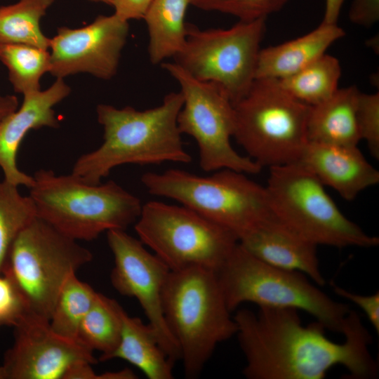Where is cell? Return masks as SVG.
<instances>
[{
  "instance_id": "obj_1",
  "label": "cell",
  "mask_w": 379,
  "mask_h": 379,
  "mask_svg": "<svg viewBox=\"0 0 379 379\" xmlns=\"http://www.w3.org/2000/svg\"><path fill=\"white\" fill-rule=\"evenodd\" d=\"M233 318L248 379H323L337 365L352 378L377 375L368 350L371 336L355 311L347 315L340 343L327 338L317 321L303 326L294 308L262 307L256 313L242 309Z\"/></svg>"
},
{
  "instance_id": "obj_36",
  "label": "cell",
  "mask_w": 379,
  "mask_h": 379,
  "mask_svg": "<svg viewBox=\"0 0 379 379\" xmlns=\"http://www.w3.org/2000/svg\"><path fill=\"white\" fill-rule=\"evenodd\" d=\"M345 0H325V9L322 22L337 24Z\"/></svg>"
},
{
  "instance_id": "obj_7",
  "label": "cell",
  "mask_w": 379,
  "mask_h": 379,
  "mask_svg": "<svg viewBox=\"0 0 379 379\" xmlns=\"http://www.w3.org/2000/svg\"><path fill=\"white\" fill-rule=\"evenodd\" d=\"M233 137L261 168L298 161L307 144L310 106L288 93L277 79H256L234 105Z\"/></svg>"
},
{
  "instance_id": "obj_34",
  "label": "cell",
  "mask_w": 379,
  "mask_h": 379,
  "mask_svg": "<svg viewBox=\"0 0 379 379\" xmlns=\"http://www.w3.org/2000/svg\"><path fill=\"white\" fill-rule=\"evenodd\" d=\"M114 8V13L120 18L130 20L143 19L151 0H107Z\"/></svg>"
},
{
  "instance_id": "obj_26",
  "label": "cell",
  "mask_w": 379,
  "mask_h": 379,
  "mask_svg": "<svg viewBox=\"0 0 379 379\" xmlns=\"http://www.w3.org/2000/svg\"><path fill=\"white\" fill-rule=\"evenodd\" d=\"M88 284L72 272L66 279L53 307L49 325L58 335L77 341L80 324L97 295ZM78 342V341H77Z\"/></svg>"
},
{
  "instance_id": "obj_32",
  "label": "cell",
  "mask_w": 379,
  "mask_h": 379,
  "mask_svg": "<svg viewBox=\"0 0 379 379\" xmlns=\"http://www.w3.org/2000/svg\"><path fill=\"white\" fill-rule=\"evenodd\" d=\"M334 293L345 299L354 303L365 313L369 322L377 333H379V292L372 295H363L352 293L342 287L332 284Z\"/></svg>"
},
{
  "instance_id": "obj_29",
  "label": "cell",
  "mask_w": 379,
  "mask_h": 379,
  "mask_svg": "<svg viewBox=\"0 0 379 379\" xmlns=\"http://www.w3.org/2000/svg\"><path fill=\"white\" fill-rule=\"evenodd\" d=\"M290 0H190L191 4L204 11H218L235 16L241 21L267 18L280 11Z\"/></svg>"
},
{
  "instance_id": "obj_13",
  "label": "cell",
  "mask_w": 379,
  "mask_h": 379,
  "mask_svg": "<svg viewBox=\"0 0 379 379\" xmlns=\"http://www.w3.org/2000/svg\"><path fill=\"white\" fill-rule=\"evenodd\" d=\"M107 239L114 261L110 274L112 286L121 295L138 300L168 359L173 363L180 360V350L162 308V293L170 269L125 230H110Z\"/></svg>"
},
{
  "instance_id": "obj_3",
  "label": "cell",
  "mask_w": 379,
  "mask_h": 379,
  "mask_svg": "<svg viewBox=\"0 0 379 379\" xmlns=\"http://www.w3.org/2000/svg\"><path fill=\"white\" fill-rule=\"evenodd\" d=\"M29 196L37 217L74 240L92 241L104 232L123 230L138 220L140 199L113 180L89 184L71 173L39 169Z\"/></svg>"
},
{
  "instance_id": "obj_38",
  "label": "cell",
  "mask_w": 379,
  "mask_h": 379,
  "mask_svg": "<svg viewBox=\"0 0 379 379\" xmlns=\"http://www.w3.org/2000/svg\"><path fill=\"white\" fill-rule=\"evenodd\" d=\"M0 379H6L5 373L2 366H0Z\"/></svg>"
},
{
  "instance_id": "obj_17",
  "label": "cell",
  "mask_w": 379,
  "mask_h": 379,
  "mask_svg": "<svg viewBox=\"0 0 379 379\" xmlns=\"http://www.w3.org/2000/svg\"><path fill=\"white\" fill-rule=\"evenodd\" d=\"M297 162L347 201L379 182V171L357 146L308 142Z\"/></svg>"
},
{
  "instance_id": "obj_25",
  "label": "cell",
  "mask_w": 379,
  "mask_h": 379,
  "mask_svg": "<svg viewBox=\"0 0 379 379\" xmlns=\"http://www.w3.org/2000/svg\"><path fill=\"white\" fill-rule=\"evenodd\" d=\"M340 76L338 60L325 53L300 71L278 81L293 98L313 106L335 93L338 89Z\"/></svg>"
},
{
  "instance_id": "obj_8",
  "label": "cell",
  "mask_w": 379,
  "mask_h": 379,
  "mask_svg": "<svg viewBox=\"0 0 379 379\" xmlns=\"http://www.w3.org/2000/svg\"><path fill=\"white\" fill-rule=\"evenodd\" d=\"M324 187L299 162L269 168L265 185L274 215L302 238L317 246H377L378 237L347 218Z\"/></svg>"
},
{
  "instance_id": "obj_33",
  "label": "cell",
  "mask_w": 379,
  "mask_h": 379,
  "mask_svg": "<svg viewBox=\"0 0 379 379\" xmlns=\"http://www.w3.org/2000/svg\"><path fill=\"white\" fill-rule=\"evenodd\" d=\"M348 16L352 23L371 27L379 20V0H352Z\"/></svg>"
},
{
  "instance_id": "obj_16",
  "label": "cell",
  "mask_w": 379,
  "mask_h": 379,
  "mask_svg": "<svg viewBox=\"0 0 379 379\" xmlns=\"http://www.w3.org/2000/svg\"><path fill=\"white\" fill-rule=\"evenodd\" d=\"M70 91L63 79L57 78L48 89L23 95L20 108L0 123V168L5 181L28 189L33 185V176L18 168L17 152L29 131L60 126L53 107L67 97Z\"/></svg>"
},
{
  "instance_id": "obj_22",
  "label": "cell",
  "mask_w": 379,
  "mask_h": 379,
  "mask_svg": "<svg viewBox=\"0 0 379 379\" xmlns=\"http://www.w3.org/2000/svg\"><path fill=\"white\" fill-rule=\"evenodd\" d=\"M190 0H151L144 15L148 32V55L153 65L174 58L187 37L185 15Z\"/></svg>"
},
{
  "instance_id": "obj_21",
  "label": "cell",
  "mask_w": 379,
  "mask_h": 379,
  "mask_svg": "<svg viewBox=\"0 0 379 379\" xmlns=\"http://www.w3.org/2000/svg\"><path fill=\"white\" fill-rule=\"evenodd\" d=\"M121 338L115 350L105 361L121 359L128 361L149 379L173 378L171 361L159 345L157 335L140 318L130 317L121 307Z\"/></svg>"
},
{
  "instance_id": "obj_10",
  "label": "cell",
  "mask_w": 379,
  "mask_h": 379,
  "mask_svg": "<svg viewBox=\"0 0 379 379\" xmlns=\"http://www.w3.org/2000/svg\"><path fill=\"white\" fill-rule=\"evenodd\" d=\"M134 227L171 271L201 267L216 272L239 243L231 231L190 208L157 201L142 206Z\"/></svg>"
},
{
  "instance_id": "obj_39",
  "label": "cell",
  "mask_w": 379,
  "mask_h": 379,
  "mask_svg": "<svg viewBox=\"0 0 379 379\" xmlns=\"http://www.w3.org/2000/svg\"><path fill=\"white\" fill-rule=\"evenodd\" d=\"M88 1H93V2H97V3H104V4H108L107 0H88Z\"/></svg>"
},
{
  "instance_id": "obj_19",
  "label": "cell",
  "mask_w": 379,
  "mask_h": 379,
  "mask_svg": "<svg viewBox=\"0 0 379 379\" xmlns=\"http://www.w3.org/2000/svg\"><path fill=\"white\" fill-rule=\"evenodd\" d=\"M345 36L338 24L321 22L300 37L260 51L256 79H281L295 74L326 53L335 41Z\"/></svg>"
},
{
  "instance_id": "obj_15",
  "label": "cell",
  "mask_w": 379,
  "mask_h": 379,
  "mask_svg": "<svg viewBox=\"0 0 379 379\" xmlns=\"http://www.w3.org/2000/svg\"><path fill=\"white\" fill-rule=\"evenodd\" d=\"M13 328L2 364L6 379H63L77 363H98L93 351L54 333L48 321L27 313Z\"/></svg>"
},
{
  "instance_id": "obj_2",
  "label": "cell",
  "mask_w": 379,
  "mask_h": 379,
  "mask_svg": "<svg viewBox=\"0 0 379 379\" xmlns=\"http://www.w3.org/2000/svg\"><path fill=\"white\" fill-rule=\"evenodd\" d=\"M182 104L179 91L166 94L160 105L145 110L98 105L96 112L103 128V142L81 155L72 173L86 183L99 184L123 164L190 163L192 157L183 147L178 126Z\"/></svg>"
},
{
  "instance_id": "obj_11",
  "label": "cell",
  "mask_w": 379,
  "mask_h": 379,
  "mask_svg": "<svg viewBox=\"0 0 379 379\" xmlns=\"http://www.w3.org/2000/svg\"><path fill=\"white\" fill-rule=\"evenodd\" d=\"M265 20H239L228 29H201L187 23L185 44L174 62L196 79L221 86L234 105L255 79Z\"/></svg>"
},
{
  "instance_id": "obj_31",
  "label": "cell",
  "mask_w": 379,
  "mask_h": 379,
  "mask_svg": "<svg viewBox=\"0 0 379 379\" xmlns=\"http://www.w3.org/2000/svg\"><path fill=\"white\" fill-rule=\"evenodd\" d=\"M28 310L18 286L7 274H0V326H16Z\"/></svg>"
},
{
  "instance_id": "obj_28",
  "label": "cell",
  "mask_w": 379,
  "mask_h": 379,
  "mask_svg": "<svg viewBox=\"0 0 379 379\" xmlns=\"http://www.w3.org/2000/svg\"><path fill=\"white\" fill-rule=\"evenodd\" d=\"M36 215L29 195H22L18 187L4 180L0 181V274L16 237Z\"/></svg>"
},
{
  "instance_id": "obj_20",
  "label": "cell",
  "mask_w": 379,
  "mask_h": 379,
  "mask_svg": "<svg viewBox=\"0 0 379 379\" xmlns=\"http://www.w3.org/2000/svg\"><path fill=\"white\" fill-rule=\"evenodd\" d=\"M359 90L355 86L339 88L325 101L310 106L307 141L341 146H357L361 140L357 108Z\"/></svg>"
},
{
  "instance_id": "obj_5",
  "label": "cell",
  "mask_w": 379,
  "mask_h": 379,
  "mask_svg": "<svg viewBox=\"0 0 379 379\" xmlns=\"http://www.w3.org/2000/svg\"><path fill=\"white\" fill-rule=\"evenodd\" d=\"M141 181L154 196L173 199L236 235L239 241L273 217L265 186L229 168L209 176L169 169L147 172Z\"/></svg>"
},
{
  "instance_id": "obj_23",
  "label": "cell",
  "mask_w": 379,
  "mask_h": 379,
  "mask_svg": "<svg viewBox=\"0 0 379 379\" xmlns=\"http://www.w3.org/2000/svg\"><path fill=\"white\" fill-rule=\"evenodd\" d=\"M54 0H19L0 7V44H26L48 50L50 39L40 20Z\"/></svg>"
},
{
  "instance_id": "obj_27",
  "label": "cell",
  "mask_w": 379,
  "mask_h": 379,
  "mask_svg": "<svg viewBox=\"0 0 379 379\" xmlns=\"http://www.w3.org/2000/svg\"><path fill=\"white\" fill-rule=\"evenodd\" d=\"M0 61L8 70L14 91L25 95L40 91V79L50 70L51 54L26 44H0Z\"/></svg>"
},
{
  "instance_id": "obj_9",
  "label": "cell",
  "mask_w": 379,
  "mask_h": 379,
  "mask_svg": "<svg viewBox=\"0 0 379 379\" xmlns=\"http://www.w3.org/2000/svg\"><path fill=\"white\" fill-rule=\"evenodd\" d=\"M92 259L88 249L36 215L14 240L1 273L15 281L28 312L49 321L67 277Z\"/></svg>"
},
{
  "instance_id": "obj_30",
  "label": "cell",
  "mask_w": 379,
  "mask_h": 379,
  "mask_svg": "<svg viewBox=\"0 0 379 379\" xmlns=\"http://www.w3.org/2000/svg\"><path fill=\"white\" fill-rule=\"evenodd\" d=\"M357 121L360 139L366 142L371 155L379 158V93H359Z\"/></svg>"
},
{
  "instance_id": "obj_4",
  "label": "cell",
  "mask_w": 379,
  "mask_h": 379,
  "mask_svg": "<svg viewBox=\"0 0 379 379\" xmlns=\"http://www.w3.org/2000/svg\"><path fill=\"white\" fill-rule=\"evenodd\" d=\"M162 308L187 378L197 377L218 344L237 334V323L212 270L171 271L163 289Z\"/></svg>"
},
{
  "instance_id": "obj_37",
  "label": "cell",
  "mask_w": 379,
  "mask_h": 379,
  "mask_svg": "<svg viewBox=\"0 0 379 379\" xmlns=\"http://www.w3.org/2000/svg\"><path fill=\"white\" fill-rule=\"evenodd\" d=\"M18 108V98L0 93V123Z\"/></svg>"
},
{
  "instance_id": "obj_35",
  "label": "cell",
  "mask_w": 379,
  "mask_h": 379,
  "mask_svg": "<svg viewBox=\"0 0 379 379\" xmlns=\"http://www.w3.org/2000/svg\"><path fill=\"white\" fill-rule=\"evenodd\" d=\"M92 364L79 362L72 365L65 373L63 379H97V375L92 368Z\"/></svg>"
},
{
  "instance_id": "obj_14",
  "label": "cell",
  "mask_w": 379,
  "mask_h": 379,
  "mask_svg": "<svg viewBox=\"0 0 379 379\" xmlns=\"http://www.w3.org/2000/svg\"><path fill=\"white\" fill-rule=\"evenodd\" d=\"M128 32V21L115 13L98 15L81 28H58L57 34L50 39L49 72L62 79L79 72L112 79L117 74Z\"/></svg>"
},
{
  "instance_id": "obj_24",
  "label": "cell",
  "mask_w": 379,
  "mask_h": 379,
  "mask_svg": "<svg viewBox=\"0 0 379 379\" xmlns=\"http://www.w3.org/2000/svg\"><path fill=\"white\" fill-rule=\"evenodd\" d=\"M121 307L117 300L97 293L93 303L80 324L77 341L92 351L101 352L98 361H105L119 345Z\"/></svg>"
},
{
  "instance_id": "obj_18",
  "label": "cell",
  "mask_w": 379,
  "mask_h": 379,
  "mask_svg": "<svg viewBox=\"0 0 379 379\" xmlns=\"http://www.w3.org/2000/svg\"><path fill=\"white\" fill-rule=\"evenodd\" d=\"M239 243L267 264L302 272L319 286L325 284L319 267L317 246L295 234L275 215L257 226Z\"/></svg>"
},
{
  "instance_id": "obj_6",
  "label": "cell",
  "mask_w": 379,
  "mask_h": 379,
  "mask_svg": "<svg viewBox=\"0 0 379 379\" xmlns=\"http://www.w3.org/2000/svg\"><path fill=\"white\" fill-rule=\"evenodd\" d=\"M229 310L244 302L303 310L327 330L342 333L350 307L333 300L302 272L267 264L239 243L215 272Z\"/></svg>"
},
{
  "instance_id": "obj_12",
  "label": "cell",
  "mask_w": 379,
  "mask_h": 379,
  "mask_svg": "<svg viewBox=\"0 0 379 379\" xmlns=\"http://www.w3.org/2000/svg\"><path fill=\"white\" fill-rule=\"evenodd\" d=\"M161 66L180 87L183 104L178 126L181 134L196 140L201 168L206 172L229 168L259 173L262 168L231 145L234 107L225 90L217 84L196 79L175 62H164Z\"/></svg>"
}]
</instances>
